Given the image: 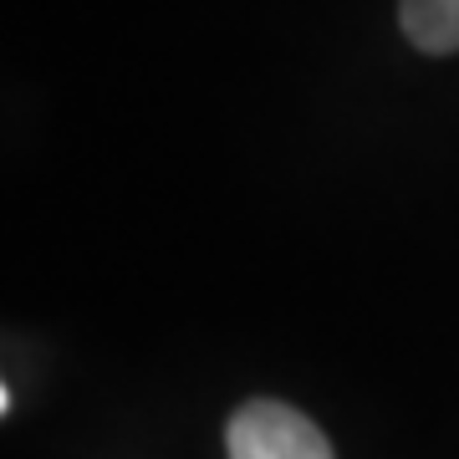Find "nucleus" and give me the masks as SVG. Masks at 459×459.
Returning <instances> with one entry per match:
<instances>
[{
  "label": "nucleus",
  "instance_id": "obj_1",
  "mask_svg": "<svg viewBox=\"0 0 459 459\" xmlns=\"http://www.w3.org/2000/svg\"><path fill=\"white\" fill-rule=\"evenodd\" d=\"M230 459H332L327 434L296 413L291 403H276V398H255L230 419L225 429Z\"/></svg>",
  "mask_w": 459,
  "mask_h": 459
},
{
  "label": "nucleus",
  "instance_id": "obj_2",
  "mask_svg": "<svg viewBox=\"0 0 459 459\" xmlns=\"http://www.w3.org/2000/svg\"><path fill=\"white\" fill-rule=\"evenodd\" d=\"M398 21L419 51H459V0H398Z\"/></svg>",
  "mask_w": 459,
  "mask_h": 459
}]
</instances>
